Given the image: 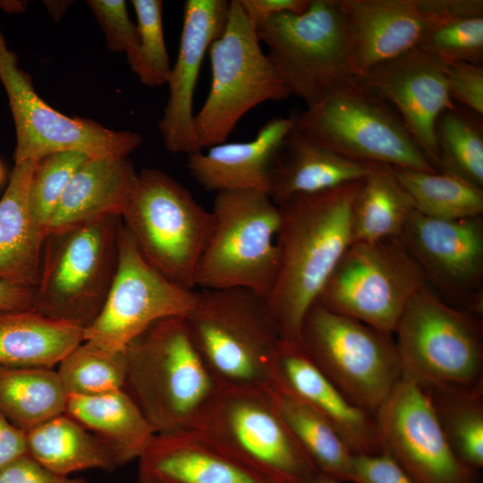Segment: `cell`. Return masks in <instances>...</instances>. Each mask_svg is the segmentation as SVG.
<instances>
[{
  "mask_svg": "<svg viewBox=\"0 0 483 483\" xmlns=\"http://www.w3.org/2000/svg\"><path fill=\"white\" fill-rule=\"evenodd\" d=\"M64 413L100 440L116 467L139 460L156 435L124 389L91 396L68 394Z\"/></svg>",
  "mask_w": 483,
  "mask_h": 483,
  "instance_id": "27",
  "label": "cell"
},
{
  "mask_svg": "<svg viewBox=\"0 0 483 483\" xmlns=\"http://www.w3.org/2000/svg\"><path fill=\"white\" fill-rule=\"evenodd\" d=\"M136 483H169L148 476L139 474Z\"/></svg>",
  "mask_w": 483,
  "mask_h": 483,
  "instance_id": "49",
  "label": "cell"
},
{
  "mask_svg": "<svg viewBox=\"0 0 483 483\" xmlns=\"http://www.w3.org/2000/svg\"><path fill=\"white\" fill-rule=\"evenodd\" d=\"M56 372L67 395L91 396L118 391L123 389L125 382L124 352L84 340L63 359Z\"/></svg>",
  "mask_w": 483,
  "mask_h": 483,
  "instance_id": "35",
  "label": "cell"
},
{
  "mask_svg": "<svg viewBox=\"0 0 483 483\" xmlns=\"http://www.w3.org/2000/svg\"><path fill=\"white\" fill-rule=\"evenodd\" d=\"M83 341V329L33 309L0 311V365L53 369Z\"/></svg>",
  "mask_w": 483,
  "mask_h": 483,
  "instance_id": "28",
  "label": "cell"
},
{
  "mask_svg": "<svg viewBox=\"0 0 483 483\" xmlns=\"http://www.w3.org/2000/svg\"><path fill=\"white\" fill-rule=\"evenodd\" d=\"M191 430L267 483H307L318 473L280 416L271 388H220Z\"/></svg>",
  "mask_w": 483,
  "mask_h": 483,
  "instance_id": "7",
  "label": "cell"
},
{
  "mask_svg": "<svg viewBox=\"0 0 483 483\" xmlns=\"http://www.w3.org/2000/svg\"><path fill=\"white\" fill-rule=\"evenodd\" d=\"M28 454L62 476L73 472L116 468L107 448L92 433L63 413L26 431Z\"/></svg>",
  "mask_w": 483,
  "mask_h": 483,
  "instance_id": "29",
  "label": "cell"
},
{
  "mask_svg": "<svg viewBox=\"0 0 483 483\" xmlns=\"http://www.w3.org/2000/svg\"><path fill=\"white\" fill-rule=\"evenodd\" d=\"M292 115L295 130L351 159L437 172L394 110L357 80Z\"/></svg>",
  "mask_w": 483,
  "mask_h": 483,
  "instance_id": "12",
  "label": "cell"
},
{
  "mask_svg": "<svg viewBox=\"0 0 483 483\" xmlns=\"http://www.w3.org/2000/svg\"><path fill=\"white\" fill-rule=\"evenodd\" d=\"M307 483H343L335 479L326 476L323 473L318 472Z\"/></svg>",
  "mask_w": 483,
  "mask_h": 483,
  "instance_id": "48",
  "label": "cell"
},
{
  "mask_svg": "<svg viewBox=\"0 0 483 483\" xmlns=\"http://www.w3.org/2000/svg\"><path fill=\"white\" fill-rule=\"evenodd\" d=\"M435 136L438 172L483 189L482 115L454 104L438 117Z\"/></svg>",
  "mask_w": 483,
  "mask_h": 483,
  "instance_id": "34",
  "label": "cell"
},
{
  "mask_svg": "<svg viewBox=\"0 0 483 483\" xmlns=\"http://www.w3.org/2000/svg\"><path fill=\"white\" fill-rule=\"evenodd\" d=\"M271 395L294 440L318 472L351 482L353 453L333 427L286 392L272 387Z\"/></svg>",
  "mask_w": 483,
  "mask_h": 483,
  "instance_id": "31",
  "label": "cell"
},
{
  "mask_svg": "<svg viewBox=\"0 0 483 483\" xmlns=\"http://www.w3.org/2000/svg\"><path fill=\"white\" fill-rule=\"evenodd\" d=\"M356 78L419 47L441 21L420 0H338Z\"/></svg>",
  "mask_w": 483,
  "mask_h": 483,
  "instance_id": "21",
  "label": "cell"
},
{
  "mask_svg": "<svg viewBox=\"0 0 483 483\" xmlns=\"http://www.w3.org/2000/svg\"><path fill=\"white\" fill-rule=\"evenodd\" d=\"M137 17L138 46L126 55L130 67L140 81L149 87L167 82L171 68L164 38L163 2L132 0Z\"/></svg>",
  "mask_w": 483,
  "mask_h": 483,
  "instance_id": "37",
  "label": "cell"
},
{
  "mask_svg": "<svg viewBox=\"0 0 483 483\" xmlns=\"http://www.w3.org/2000/svg\"><path fill=\"white\" fill-rule=\"evenodd\" d=\"M137 174L128 157H89L69 182L47 234L106 216L121 217Z\"/></svg>",
  "mask_w": 483,
  "mask_h": 483,
  "instance_id": "25",
  "label": "cell"
},
{
  "mask_svg": "<svg viewBox=\"0 0 483 483\" xmlns=\"http://www.w3.org/2000/svg\"><path fill=\"white\" fill-rule=\"evenodd\" d=\"M394 335L402 377L428 395L483 392L481 318L426 284L408 302Z\"/></svg>",
  "mask_w": 483,
  "mask_h": 483,
  "instance_id": "4",
  "label": "cell"
},
{
  "mask_svg": "<svg viewBox=\"0 0 483 483\" xmlns=\"http://www.w3.org/2000/svg\"><path fill=\"white\" fill-rule=\"evenodd\" d=\"M426 284L479 318L483 309V217L437 219L416 210L400 237Z\"/></svg>",
  "mask_w": 483,
  "mask_h": 483,
  "instance_id": "16",
  "label": "cell"
},
{
  "mask_svg": "<svg viewBox=\"0 0 483 483\" xmlns=\"http://www.w3.org/2000/svg\"><path fill=\"white\" fill-rule=\"evenodd\" d=\"M196 292L166 278L143 257L121 220L114 276L105 303L84 340L123 351L154 323L186 317Z\"/></svg>",
  "mask_w": 483,
  "mask_h": 483,
  "instance_id": "15",
  "label": "cell"
},
{
  "mask_svg": "<svg viewBox=\"0 0 483 483\" xmlns=\"http://www.w3.org/2000/svg\"><path fill=\"white\" fill-rule=\"evenodd\" d=\"M0 81L5 89L16 129L14 163L38 162L53 153L88 157H128L142 142L140 134L116 131L89 120L69 117L36 93L0 32Z\"/></svg>",
  "mask_w": 483,
  "mask_h": 483,
  "instance_id": "14",
  "label": "cell"
},
{
  "mask_svg": "<svg viewBox=\"0 0 483 483\" xmlns=\"http://www.w3.org/2000/svg\"><path fill=\"white\" fill-rule=\"evenodd\" d=\"M428 396L456 456L469 468L480 471L483 468V392Z\"/></svg>",
  "mask_w": 483,
  "mask_h": 483,
  "instance_id": "36",
  "label": "cell"
},
{
  "mask_svg": "<svg viewBox=\"0 0 483 483\" xmlns=\"http://www.w3.org/2000/svg\"><path fill=\"white\" fill-rule=\"evenodd\" d=\"M415 210L393 166L380 164L363 182L352 208V243L399 238Z\"/></svg>",
  "mask_w": 483,
  "mask_h": 483,
  "instance_id": "30",
  "label": "cell"
},
{
  "mask_svg": "<svg viewBox=\"0 0 483 483\" xmlns=\"http://www.w3.org/2000/svg\"><path fill=\"white\" fill-rule=\"evenodd\" d=\"M66 399L56 370L0 365V412L25 432L64 413Z\"/></svg>",
  "mask_w": 483,
  "mask_h": 483,
  "instance_id": "32",
  "label": "cell"
},
{
  "mask_svg": "<svg viewBox=\"0 0 483 483\" xmlns=\"http://www.w3.org/2000/svg\"><path fill=\"white\" fill-rule=\"evenodd\" d=\"M257 33L291 96L307 107L356 80L338 0H310L303 13L275 16Z\"/></svg>",
  "mask_w": 483,
  "mask_h": 483,
  "instance_id": "9",
  "label": "cell"
},
{
  "mask_svg": "<svg viewBox=\"0 0 483 483\" xmlns=\"http://www.w3.org/2000/svg\"><path fill=\"white\" fill-rule=\"evenodd\" d=\"M446 60L417 47L356 78L394 110L437 172L436 121L455 104L446 84Z\"/></svg>",
  "mask_w": 483,
  "mask_h": 483,
  "instance_id": "18",
  "label": "cell"
},
{
  "mask_svg": "<svg viewBox=\"0 0 483 483\" xmlns=\"http://www.w3.org/2000/svg\"><path fill=\"white\" fill-rule=\"evenodd\" d=\"M0 483H87L84 479L52 472L29 454L0 468Z\"/></svg>",
  "mask_w": 483,
  "mask_h": 483,
  "instance_id": "43",
  "label": "cell"
},
{
  "mask_svg": "<svg viewBox=\"0 0 483 483\" xmlns=\"http://www.w3.org/2000/svg\"><path fill=\"white\" fill-rule=\"evenodd\" d=\"M419 47L445 60L481 65L483 16L442 21L430 30Z\"/></svg>",
  "mask_w": 483,
  "mask_h": 483,
  "instance_id": "39",
  "label": "cell"
},
{
  "mask_svg": "<svg viewBox=\"0 0 483 483\" xmlns=\"http://www.w3.org/2000/svg\"><path fill=\"white\" fill-rule=\"evenodd\" d=\"M447 61L446 84L450 97L459 105L483 116V66Z\"/></svg>",
  "mask_w": 483,
  "mask_h": 483,
  "instance_id": "41",
  "label": "cell"
},
{
  "mask_svg": "<svg viewBox=\"0 0 483 483\" xmlns=\"http://www.w3.org/2000/svg\"><path fill=\"white\" fill-rule=\"evenodd\" d=\"M211 83L194 116L200 150L226 141L238 122L255 106L291 96L267 54L239 0L229 3L221 35L211 44Z\"/></svg>",
  "mask_w": 483,
  "mask_h": 483,
  "instance_id": "10",
  "label": "cell"
},
{
  "mask_svg": "<svg viewBox=\"0 0 483 483\" xmlns=\"http://www.w3.org/2000/svg\"><path fill=\"white\" fill-rule=\"evenodd\" d=\"M239 3L253 27L258 30L267 21L284 13H301L310 0H239Z\"/></svg>",
  "mask_w": 483,
  "mask_h": 483,
  "instance_id": "44",
  "label": "cell"
},
{
  "mask_svg": "<svg viewBox=\"0 0 483 483\" xmlns=\"http://www.w3.org/2000/svg\"><path fill=\"white\" fill-rule=\"evenodd\" d=\"M300 344L350 401L374 416L402 378L393 335L317 301L302 321Z\"/></svg>",
  "mask_w": 483,
  "mask_h": 483,
  "instance_id": "11",
  "label": "cell"
},
{
  "mask_svg": "<svg viewBox=\"0 0 483 483\" xmlns=\"http://www.w3.org/2000/svg\"><path fill=\"white\" fill-rule=\"evenodd\" d=\"M379 165L346 157L292 128L276 155L269 196L278 205L363 180Z\"/></svg>",
  "mask_w": 483,
  "mask_h": 483,
  "instance_id": "23",
  "label": "cell"
},
{
  "mask_svg": "<svg viewBox=\"0 0 483 483\" xmlns=\"http://www.w3.org/2000/svg\"><path fill=\"white\" fill-rule=\"evenodd\" d=\"M293 125L292 115L270 119L251 140L225 141L188 155V170L198 184L216 194L258 191L269 195L276 155Z\"/></svg>",
  "mask_w": 483,
  "mask_h": 483,
  "instance_id": "22",
  "label": "cell"
},
{
  "mask_svg": "<svg viewBox=\"0 0 483 483\" xmlns=\"http://www.w3.org/2000/svg\"><path fill=\"white\" fill-rule=\"evenodd\" d=\"M87 4L104 31L110 50L126 55L135 50L138 30L129 16L125 1L89 0Z\"/></svg>",
  "mask_w": 483,
  "mask_h": 483,
  "instance_id": "40",
  "label": "cell"
},
{
  "mask_svg": "<svg viewBox=\"0 0 483 483\" xmlns=\"http://www.w3.org/2000/svg\"><path fill=\"white\" fill-rule=\"evenodd\" d=\"M421 4L441 21L483 16L482 0H421Z\"/></svg>",
  "mask_w": 483,
  "mask_h": 483,
  "instance_id": "45",
  "label": "cell"
},
{
  "mask_svg": "<svg viewBox=\"0 0 483 483\" xmlns=\"http://www.w3.org/2000/svg\"><path fill=\"white\" fill-rule=\"evenodd\" d=\"M230 1L187 0L176 61L167 80L168 99L158 127L166 149L190 155L201 151L195 135L193 98L201 64L223 32Z\"/></svg>",
  "mask_w": 483,
  "mask_h": 483,
  "instance_id": "19",
  "label": "cell"
},
{
  "mask_svg": "<svg viewBox=\"0 0 483 483\" xmlns=\"http://www.w3.org/2000/svg\"><path fill=\"white\" fill-rule=\"evenodd\" d=\"M352 483H417L384 450L377 454H353Z\"/></svg>",
  "mask_w": 483,
  "mask_h": 483,
  "instance_id": "42",
  "label": "cell"
},
{
  "mask_svg": "<svg viewBox=\"0 0 483 483\" xmlns=\"http://www.w3.org/2000/svg\"><path fill=\"white\" fill-rule=\"evenodd\" d=\"M375 417L384 450L417 483H480V471L456 456L429 396L415 383L402 377Z\"/></svg>",
  "mask_w": 483,
  "mask_h": 483,
  "instance_id": "17",
  "label": "cell"
},
{
  "mask_svg": "<svg viewBox=\"0 0 483 483\" xmlns=\"http://www.w3.org/2000/svg\"><path fill=\"white\" fill-rule=\"evenodd\" d=\"M273 387L318 412L353 454H377L384 451L376 417L350 401L300 343L281 341L274 366Z\"/></svg>",
  "mask_w": 483,
  "mask_h": 483,
  "instance_id": "20",
  "label": "cell"
},
{
  "mask_svg": "<svg viewBox=\"0 0 483 483\" xmlns=\"http://www.w3.org/2000/svg\"><path fill=\"white\" fill-rule=\"evenodd\" d=\"M417 212L445 220L481 216L483 189L440 172L393 167Z\"/></svg>",
  "mask_w": 483,
  "mask_h": 483,
  "instance_id": "33",
  "label": "cell"
},
{
  "mask_svg": "<svg viewBox=\"0 0 483 483\" xmlns=\"http://www.w3.org/2000/svg\"><path fill=\"white\" fill-rule=\"evenodd\" d=\"M88 157L79 152L64 151L46 156L37 163L29 190V208L33 221L46 236L69 182Z\"/></svg>",
  "mask_w": 483,
  "mask_h": 483,
  "instance_id": "38",
  "label": "cell"
},
{
  "mask_svg": "<svg viewBox=\"0 0 483 483\" xmlns=\"http://www.w3.org/2000/svg\"><path fill=\"white\" fill-rule=\"evenodd\" d=\"M211 212L214 228L195 286L246 289L266 299L278 269L279 207L266 192L234 191L216 193Z\"/></svg>",
  "mask_w": 483,
  "mask_h": 483,
  "instance_id": "8",
  "label": "cell"
},
{
  "mask_svg": "<svg viewBox=\"0 0 483 483\" xmlns=\"http://www.w3.org/2000/svg\"><path fill=\"white\" fill-rule=\"evenodd\" d=\"M138 461L139 474L169 483H267L192 430L156 434Z\"/></svg>",
  "mask_w": 483,
  "mask_h": 483,
  "instance_id": "24",
  "label": "cell"
},
{
  "mask_svg": "<svg viewBox=\"0 0 483 483\" xmlns=\"http://www.w3.org/2000/svg\"><path fill=\"white\" fill-rule=\"evenodd\" d=\"M38 162L14 163L0 199V281L31 288L38 283L46 238L29 208V190Z\"/></svg>",
  "mask_w": 483,
  "mask_h": 483,
  "instance_id": "26",
  "label": "cell"
},
{
  "mask_svg": "<svg viewBox=\"0 0 483 483\" xmlns=\"http://www.w3.org/2000/svg\"><path fill=\"white\" fill-rule=\"evenodd\" d=\"M121 217L110 216L50 232L32 309L83 330L98 316L117 266Z\"/></svg>",
  "mask_w": 483,
  "mask_h": 483,
  "instance_id": "5",
  "label": "cell"
},
{
  "mask_svg": "<svg viewBox=\"0 0 483 483\" xmlns=\"http://www.w3.org/2000/svg\"><path fill=\"white\" fill-rule=\"evenodd\" d=\"M28 454L26 432L0 412V468Z\"/></svg>",
  "mask_w": 483,
  "mask_h": 483,
  "instance_id": "46",
  "label": "cell"
},
{
  "mask_svg": "<svg viewBox=\"0 0 483 483\" xmlns=\"http://www.w3.org/2000/svg\"><path fill=\"white\" fill-rule=\"evenodd\" d=\"M121 220L149 264L173 283L194 289L214 216L187 188L161 170L142 169Z\"/></svg>",
  "mask_w": 483,
  "mask_h": 483,
  "instance_id": "6",
  "label": "cell"
},
{
  "mask_svg": "<svg viewBox=\"0 0 483 483\" xmlns=\"http://www.w3.org/2000/svg\"><path fill=\"white\" fill-rule=\"evenodd\" d=\"M424 275L400 238L352 243L317 302L394 335Z\"/></svg>",
  "mask_w": 483,
  "mask_h": 483,
  "instance_id": "13",
  "label": "cell"
},
{
  "mask_svg": "<svg viewBox=\"0 0 483 483\" xmlns=\"http://www.w3.org/2000/svg\"><path fill=\"white\" fill-rule=\"evenodd\" d=\"M4 168L0 163V182H2L3 178H4Z\"/></svg>",
  "mask_w": 483,
  "mask_h": 483,
  "instance_id": "50",
  "label": "cell"
},
{
  "mask_svg": "<svg viewBox=\"0 0 483 483\" xmlns=\"http://www.w3.org/2000/svg\"><path fill=\"white\" fill-rule=\"evenodd\" d=\"M363 180L277 205L278 269L265 300L282 341L300 343L306 313L352 244V208Z\"/></svg>",
  "mask_w": 483,
  "mask_h": 483,
  "instance_id": "1",
  "label": "cell"
},
{
  "mask_svg": "<svg viewBox=\"0 0 483 483\" xmlns=\"http://www.w3.org/2000/svg\"><path fill=\"white\" fill-rule=\"evenodd\" d=\"M34 288L0 281V311L32 309Z\"/></svg>",
  "mask_w": 483,
  "mask_h": 483,
  "instance_id": "47",
  "label": "cell"
},
{
  "mask_svg": "<svg viewBox=\"0 0 483 483\" xmlns=\"http://www.w3.org/2000/svg\"><path fill=\"white\" fill-rule=\"evenodd\" d=\"M123 352V389L156 434L191 430L220 390L184 317L154 323Z\"/></svg>",
  "mask_w": 483,
  "mask_h": 483,
  "instance_id": "2",
  "label": "cell"
},
{
  "mask_svg": "<svg viewBox=\"0 0 483 483\" xmlns=\"http://www.w3.org/2000/svg\"><path fill=\"white\" fill-rule=\"evenodd\" d=\"M223 389H270L281 337L262 296L241 288L200 289L184 317Z\"/></svg>",
  "mask_w": 483,
  "mask_h": 483,
  "instance_id": "3",
  "label": "cell"
}]
</instances>
